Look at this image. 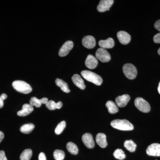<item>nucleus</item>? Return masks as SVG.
Wrapping results in <instances>:
<instances>
[{
  "label": "nucleus",
  "instance_id": "f257e3e1",
  "mask_svg": "<svg viewBox=\"0 0 160 160\" xmlns=\"http://www.w3.org/2000/svg\"><path fill=\"white\" fill-rule=\"evenodd\" d=\"M111 126L115 129L123 131L133 130L134 126L131 122L126 119H116L112 121Z\"/></svg>",
  "mask_w": 160,
  "mask_h": 160
},
{
  "label": "nucleus",
  "instance_id": "f03ea898",
  "mask_svg": "<svg viewBox=\"0 0 160 160\" xmlns=\"http://www.w3.org/2000/svg\"><path fill=\"white\" fill-rule=\"evenodd\" d=\"M81 74L85 79L97 86H100L102 83L103 80L101 77L92 72L84 70L81 72Z\"/></svg>",
  "mask_w": 160,
  "mask_h": 160
},
{
  "label": "nucleus",
  "instance_id": "7ed1b4c3",
  "mask_svg": "<svg viewBox=\"0 0 160 160\" xmlns=\"http://www.w3.org/2000/svg\"><path fill=\"white\" fill-rule=\"evenodd\" d=\"M12 86L17 91L24 94H28L32 91V88L30 85L24 81H15L12 82Z\"/></svg>",
  "mask_w": 160,
  "mask_h": 160
},
{
  "label": "nucleus",
  "instance_id": "20e7f679",
  "mask_svg": "<svg viewBox=\"0 0 160 160\" xmlns=\"http://www.w3.org/2000/svg\"><path fill=\"white\" fill-rule=\"evenodd\" d=\"M123 71L126 78L129 79H134L137 75V70L135 66L130 63H127L123 66Z\"/></svg>",
  "mask_w": 160,
  "mask_h": 160
},
{
  "label": "nucleus",
  "instance_id": "39448f33",
  "mask_svg": "<svg viewBox=\"0 0 160 160\" xmlns=\"http://www.w3.org/2000/svg\"><path fill=\"white\" fill-rule=\"evenodd\" d=\"M135 106L140 111L143 112H149L150 111V105L149 103L142 98H137L134 101Z\"/></svg>",
  "mask_w": 160,
  "mask_h": 160
},
{
  "label": "nucleus",
  "instance_id": "423d86ee",
  "mask_svg": "<svg viewBox=\"0 0 160 160\" xmlns=\"http://www.w3.org/2000/svg\"><path fill=\"white\" fill-rule=\"evenodd\" d=\"M97 58L102 62H107L111 60V56L106 49L100 48L96 52Z\"/></svg>",
  "mask_w": 160,
  "mask_h": 160
},
{
  "label": "nucleus",
  "instance_id": "0eeeda50",
  "mask_svg": "<svg viewBox=\"0 0 160 160\" xmlns=\"http://www.w3.org/2000/svg\"><path fill=\"white\" fill-rule=\"evenodd\" d=\"M146 153L151 156H160V144L153 143L149 145L146 150Z\"/></svg>",
  "mask_w": 160,
  "mask_h": 160
},
{
  "label": "nucleus",
  "instance_id": "6e6552de",
  "mask_svg": "<svg viewBox=\"0 0 160 160\" xmlns=\"http://www.w3.org/2000/svg\"><path fill=\"white\" fill-rule=\"evenodd\" d=\"M73 47V43L72 41H68L63 44L59 52V55L60 57L66 56Z\"/></svg>",
  "mask_w": 160,
  "mask_h": 160
},
{
  "label": "nucleus",
  "instance_id": "1a4fd4ad",
  "mask_svg": "<svg viewBox=\"0 0 160 160\" xmlns=\"http://www.w3.org/2000/svg\"><path fill=\"white\" fill-rule=\"evenodd\" d=\"M113 2V0H102L97 6L98 11L99 12H104L109 10Z\"/></svg>",
  "mask_w": 160,
  "mask_h": 160
},
{
  "label": "nucleus",
  "instance_id": "9d476101",
  "mask_svg": "<svg viewBox=\"0 0 160 160\" xmlns=\"http://www.w3.org/2000/svg\"><path fill=\"white\" fill-rule=\"evenodd\" d=\"M82 140L84 145L89 149H92L95 146V142L92 135L90 133H85L82 136Z\"/></svg>",
  "mask_w": 160,
  "mask_h": 160
},
{
  "label": "nucleus",
  "instance_id": "9b49d317",
  "mask_svg": "<svg viewBox=\"0 0 160 160\" xmlns=\"http://www.w3.org/2000/svg\"><path fill=\"white\" fill-rule=\"evenodd\" d=\"M82 43L83 46L87 49H92L96 46L95 39L91 36H87L83 38Z\"/></svg>",
  "mask_w": 160,
  "mask_h": 160
},
{
  "label": "nucleus",
  "instance_id": "f8f14e48",
  "mask_svg": "<svg viewBox=\"0 0 160 160\" xmlns=\"http://www.w3.org/2000/svg\"><path fill=\"white\" fill-rule=\"evenodd\" d=\"M117 37L120 42L123 45H127L131 41V36L130 35L125 31L118 32L117 33Z\"/></svg>",
  "mask_w": 160,
  "mask_h": 160
},
{
  "label": "nucleus",
  "instance_id": "ddd939ff",
  "mask_svg": "<svg viewBox=\"0 0 160 160\" xmlns=\"http://www.w3.org/2000/svg\"><path fill=\"white\" fill-rule=\"evenodd\" d=\"M98 61L94 56L89 54L86 58L85 61V65L87 68L93 69L96 68L98 66Z\"/></svg>",
  "mask_w": 160,
  "mask_h": 160
},
{
  "label": "nucleus",
  "instance_id": "4468645a",
  "mask_svg": "<svg viewBox=\"0 0 160 160\" xmlns=\"http://www.w3.org/2000/svg\"><path fill=\"white\" fill-rule=\"evenodd\" d=\"M130 99V96L128 94H124L123 95L119 96L116 98V103L118 107H124L127 105Z\"/></svg>",
  "mask_w": 160,
  "mask_h": 160
},
{
  "label": "nucleus",
  "instance_id": "2eb2a0df",
  "mask_svg": "<svg viewBox=\"0 0 160 160\" xmlns=\"http://www.w3.org/2000/svg\"><path fill=\"white\" fill-rule=\"evenodd\" d=\"M98 45L101 48L103 49H111L114 47L115 42L112 38H109L106 40H100Z\"/></svg>",
  "mask_w": 160,
  "mask_h": 160
},
{
  "label": "nucleus",
  "instance_id": "dca6fc26",
  "mask_svg": "<svg viewBox=\"0 0 160 160\" xmlns=\"http://www.w3.org/2000/svg\"><path fill=\"white\" fill-rule=\"evenodd\" d=\"M33 110V106L30 104H25L22 106V109L17 112L19 116L24 117L28 115Z\"/></svg>",
  "mask_w": 160,
  "mask_h": 160
},
{
  "label": "nucleus",
  "instance_id": "f3484780",
  "mask_svg": "<svg viewBox=\"0 0 160 160\" xmlns=\"http://www.w3.org/2000/svg\"><path fill=\"white\" fill-rule=\"evenodd\" d=\"M72 80L74 85L80 88V89L84 90L86 88V86H85L84 81L79 75L77 74L73 75V76L72 78Z\"/></svg>",
  "mask_w": 160,
  "mask_h": 160
},
{
  "label": "nucleus",
  "instance_id": "a211bd4d",
  "mask_svg": "<svg viewBox=\"0 0 160 160\" xmlns=\"http://www.w3.org/2000/svg\"><path fill=\"white\" fill-rule=\"evenodd\" d=\"M96 142L101 148H105L107 146L106 134L103 133H98L96 137Z\"/></svg>",
  "mask_w": 160,
  "mask_h": 160
},
{
  "label": "nucleus",
  "instance_id": "6ab92c4d",
  "mask_svg": "<svg viewBox=\"0 0 160 160\" xmlns=\"http://www.w3.org/2000/svg\"><path fill=\"white\" fill-rule=\"evenodd\" d=\"M48 99L47 98H44L41 99H38L36 97H32L29 101L30 105L32 106H34L36 107L39 108L41 107L42 104H46L48 102Z\"/></svg>",
  "mask_w": 160,
  "mask_h": 160
},
{
  "label": "nucleus",
  "instance_id": "aec40b11",
  "mask_svg": "<svg viewBox=\"0 0 160 160\" xmlns=\"http://www.w3.org/2000/svg\"><path fill=\"white\" fill-rule=\"evenodd\" d=\"M106 106L108 109L109 113L115 114L118 112L117 105L112 101H108L106 103Z\"/></svg>",
  "mask_w": 160,
  "mask_h": 160
},
{
  "label": "nucleus",
  "instance_id": "412c9836",
  "mask_svg": "<svg viewBox=\"0 0 160 160\" xmlns=\"http://www.w3.org/2000/svg\"><path fill=\"white\" fill-rule=\"evenodd\" d=\"M46 107L49 110H52L55 109H60L62 107V103L61 102H58V103L55 102L52 100L48 101V102L46 104Z\"/></svg>",
  "mask_w": 160,
  "mask_h": 160
},
{
  "label": "nucleus",
  "instance_id": "4be33fe9",
  "mask_svg": "<svg viewBox=\"0 0 160 160\" xmlns=\"http://www.w3.org/2000/svg\"><path fill=\"white\" fill-rule=\"evenodd\" d=\"M56 84L58 86L61 88L62 91L66 93H69L70 92V90L68 86V84L66 82H64L63 80L58 78L56 80Z\"/></svg>",
  "mask_w": 160,
  "mask_h": 160
},
{
  "label": "nucleus",
  "instance_id": "5701e85b",
  "mask_svg": "<svg viewBox=\"0 0 160 160\" xmlns=\"http://www.w3.org/2000/svg\"><path fill=\"white\" fill-rule=\"evenodd\" d=\"M124 147L130 152H134L136 149L137 145L132 140H126L124 142Z\"/></svg>",
  "mask_w": 160,
  "mask_h": 160
},
{
  "label": "nucleus",
  "instance_id": "b1692460",
  "mask_svg": "<svg viewBox=\"0 0 160 160\" xmlns=\"http://www.w3.org/2000/svg\"><path fill=\"white\" fill-rule=\"evenodd\" d=\"M34 128V125L32 123L25 124L20 128V131L25 134H29L32 132Z\"/></svg>",
  "mask_w": 160,
  "mask_h": 160
},
{
  "label": "nucleus",
  "instance_id": "393cba45",
  "mask_svg": "<svg viewBox=\"0 0 160 160\" xmlns=\"http://www.w3.org/2000/svg\"><path fill=\"white\" fill-rule=\"evenodd\" d=\"M66 148L68 151L72 154L77 155L78 152V148L74 143L69 142L66 145Z\"/></svg>",
  "mask_w": 160,
  "mask_h": 160
},
{
  "label": "nucleus",
  "instance_id": "a878e982",
  "mask_svg": "<svg viewBox=\"0 0 160 160\" xmlns=\"http://www.w3.org/2000/svg\"><path fill=\"white\" fill-rule=\"evenodd\" d=\"M32 151L31 149H25L20 155V160H30L32 156Z\"/></svg>",
  "mask_w": 160,
  "mask_h": 160
},
{
  "label": "nucleus",
  "instance_id": "bb28decb",
  "mask_svg": "<svg viewBox=\"0 0 160 160\" xmlns=\"http://www.w3.org/2000/svg\"><path fill=\"white\" fill-rule=\"evenodd\" d=\"M53 155L56 160H63L65 158V153L62 150L56 149L53 152Z\"/></svg>",
  "mask_w": 160,
  "mask_h": 160
},
{
  "label": "nucleus",
  "instance_id": "cd10ccee",
  "mask_svg": "<svg viewBox=\"0 0 160 160\" xmlns=\"http://www.w3.org/2000/svg\"><path fill=\"white\" fill-rule=\"evenodd\" d=\"M115 158L119 160H123L126 158V154L122 149H117L113 152Z\"/></svg>",
  "mask_w": 160,
  "mask_h": 160
},
{
  "label": "nucleus",
  "instance_id": "c85d7f7f",
  "mask_svg": "<svg viewBox=\"0 0 160 160\" xmlns=\"http://www.w3.org/2000/svg\"><path fill=\"white\" fill-rule=\"evenodd\" d=\"M66 126V122L65 121H62V122L59 123L55 129V132L56 134L58 135L61 134L65 129Z\"/></svg>",
  "mask_w": 160,
  "mask_h": 160
},
{
  "label": "nucleus",
  "instance_id": "c756f323",
  "mask_svg": "<svg viewBox=\"0 0 160 160\" xmlns=\"http://www.w3.org/2000/svg\"><path fill=\"white\" fill-rule=\"evenodd\" d=\"M153 41L156 43H160V32L156 34L153 37Z\"/></svg>",
  "mask_w": 160,
  "mask_h": 160
},
{
  "label": "nucleus",
  "instance_id": "7c9ffc66",
  "mask_svg": "<svg viewBox=\"0 0 160 160\" xmlns=\"http://www.w3.org/2000/svg\"><path fill=\"white\" fill-rule=\"evenodd\" d=\"M0 160H7L5 152L3 150L0 151Z\"/></svg>",
  "mask_w": 160,
  "mask_h": 160
},
{
  "label": "nucleus",
  "instance_id": "2f4dec72",
  "mask_svg": "<svg viewBox=\"0 0 160 160\" xmlns=\"http://www.w3.org/2000/svg\"><path fill=\"white\" fill-rule=\"evenodd\" d=\"M39 160H46V155L44 152H41L38 156Z\"/></svg>",
  "mask_w": 160,
  "mask_h": 160
},
{
  "label": "nucleus",
  "instance_id": "473e14b6",
  "mask_svg": "<svg viewBox=\"0 0 160 160\" xmlns=\"http://www.w3.org/2000/svg\"><path fill=\"white\" fill-rule=\"evenodd\" d=\"M154 27L156 29L160 32V20H158L155 23Z\"/></svg>",
  "mask_w": 160,
  "mask_h": 160
},
{
  "label": "nucleus",
  "instance_id": "72a5a7b5",
  "mask_svg": "<svg viewBox=\"0 0 160 160\" xmlns=\"http://www.w3.org/2000/svg\"><path fill=\"white\" fill-rule=\"evenodd\" d=\"M4 99L0 96V109L2 108L4 106Z\"/></svg>",
  "mask_w": 160,
  "mask_h": 160
},
{
  "label": "nucleus",
  "instance_id": "f704fd0d",
  "mask_svg": "<svg viewBox=\"0 0 160 160\" xmlns=\"http://www.w3.org/2000/svg\"><path fill=\"white\" fill-rule=\"evenodd\" d=\"M4 138V134L2 132L0 131V143L2 142Z\"/></svg>",
  "mask_w": 160,
  "mask_h": 160
},
{
  "label": "nucleus",
  "instance_id": "c9c22d12",
  "mask_svg": "<svg viewBox=\"0 0 160 160\" xmlns=\"http://www.w3.org/2000/svg\"><path fill=\"white\" fill-rule=\"evenodd\" d=\"M1 97L3 99H4V100L6 99L7 98V95L5 94V93H3V94L1 95Z\"/></svg>",
  "mask_w": 160,
  "mask_h": 160
},
{
  "label": "nucleus",
  "instance_id": "e433bc0d",
  "mask_svg": "<svg viewBox=\"0 0 160 160\" xmlns=\"http://www.w3.org/2000/svg\"><path fill=\"white\" fill-rule=\"evenodd\" d=\"M158 90L159 93L160 94V82L158 86Z\"/></svg>",
  "mask_w": 160,
  "mask_h": 160
},
{
  "label": "nucleus",
  "instance_id": "4c0bfd02",
  "mask_svg": "<svg viewBox=\"0 0 160 160\" xmlns=\"http://www.w3.org/2000/svg\"><path fill=\"white\" fill-rule=\"evenodd\" d=\"M158 54L160 55V48L158 49Z\"/></svg>",
  "mask_w": 160,
  "mask_h": 160
}]
</instances>
